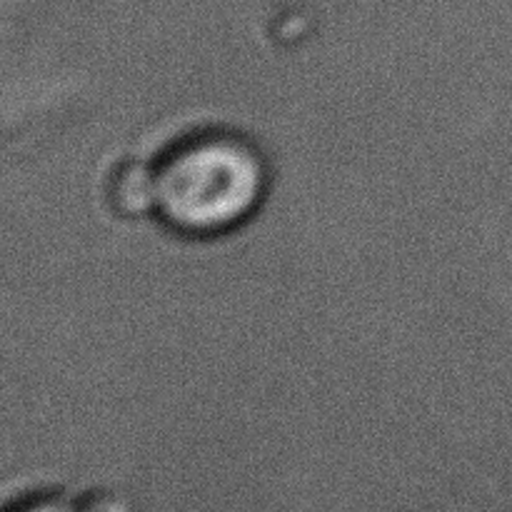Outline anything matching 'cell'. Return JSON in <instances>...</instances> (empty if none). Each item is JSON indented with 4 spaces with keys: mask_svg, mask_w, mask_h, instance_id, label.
Listing matches in <instances>:
<instances>
[{
    "mask_svg": "<svg viewBox=\"0 0 512 512\" xmlns=\"http://www.w3.org/2000/svg\"><path fill=\"white\" fill-rule=\"evenodd\" d=\"M160 223L185 238L243 228L270 193V163L248 135L205 128L183 135L155 160Z\"/></svg>",
    "mask_w": 512,
    "mask_h": 512,
    "instance_id": "obj_1",
    "label": "cell"
},
{
    "mask_svg": "<svg viewBox=\"0 0 512 512\" xmlns=\"http://www.w3.org/2000/svg\"><path fill=\"white\" fill-rule=\"evenodd\" d=\"M105 200L118 218L145 220L158 215V180L155 163L123 158L105 178Z\"/></svg>",
    "mask_w": 512,
    "mask_h": 512,
    "instance_id": "obj_2",
    "label": "cell"
},
{
    "mask_svg": "<svg viewBox=\"0 0 512 512\" xmlns=\"http://www.w3.org/2000/svg\"><path fill=\"white\" fill-rule=\"evenodd\" d=\"M75 505H78L80 512H133L123 495L103 488L85 493Z\"/></svg>",
    "mask_w": 512,
    "mask_h": 512,
    "instance_id": "obj_3",
    "label": "cell"
},
{
    "mask_svg": "<svg viewBox=\"0 0 512 512\" xmlns=\"http://www.w3.org/2000/svg\"><path fill=\"white\" fill-rule=\"evenodd\" d=\"M5 512H80L78 505L58 498V495H33L10 505Z\"/></svg>",
    "mask_w": 512,
    "mask_h": 512,
    "instance_id": "obj_4",
    "label": "cell"
}]
</instances>
